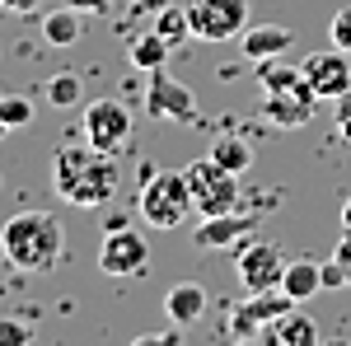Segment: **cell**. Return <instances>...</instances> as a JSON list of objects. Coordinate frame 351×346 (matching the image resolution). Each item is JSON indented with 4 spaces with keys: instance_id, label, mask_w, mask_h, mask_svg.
Masks as SVG:
<instances>
[{
    "instance_id": "cell-26",
    "label": "cell",
    "mask_w": 351,
    "mask_h": 346,
    "mask_svg": "<svg viewBox=\"0 0 351 346\" xmlns=\"http://www.w3.org/2000/svg\"><path fill=\"white\" fill-rule=\"evenodd\" d=\"M33 342V328L24 319H0V346H28Z\"/></svg>"
},
{
    "instance_id": "cell-28",
    "label": "cell",
    "mask_w": 351,
    "mask_h": 346,
    "mask_svg": "<svg viewBox=\"0 0 351 346\" xmlns=\"http://www.w3.org/2000/svg\"><path fill=\"white\" fill-rule=\"evenodd\" d=\"M319 276H324V291H342V286H347V271H342V262H337V258L319 262Z\"/></svg>"
},
{
    "instance_id": "cell-6",
    "label": "cell",
    "mask_w": 351,
    "mask_h": 346,
    "mask_svg": "<svg viewBox=\"0 0 351 346\" xmlns=\"http://www.w3.org/2000/svg\"><path fill=\"white\" fill-rule=\"evenodd\" d=\"M145 112H150L155 122H160V117H169V122H183V127H197V122H202L197 99L188 94V84L178 80L169 66L150 71V84H145Z\"/></svg>"
},
{
    "instance_id": "cell-34",
    "label": "cell",
    "mask_w": 351,
    "mask_h": 346,
    "mask_svg": "<svg viewBox=\"0 0 351 346\" xmlns=\"http://www.w3.org/2000/svg\"><path fill=\"white\" fill-rule=\"evenodd\" d=\"M342 225H347V230H351V197H347V201H342Z\"/></svg>"
},
{
    "instance_id": "cell-2",
    "label": "cell",
    "mask_w": 351,
    "mask_h": 346,
    "mask_svg": "<svg viewBox=\"0 0 351 346\" xmlns=\"http://www.w3.org/2000/svg\"><path fill=\"white\" fill-rule=\"evenodd\" d=\"M0 258L14 271H28V276L56 271V262L66 258V230H61V220L47 211L10 215L0 225Z\"/></svg>"
},
{
    "instance_id": "cell-35",
    "label": "cell",
    "mask_w": 351,
    "mask_h": 346,
    "mask_svg": "<svg viewBox=\"0 0 351 346\" xmlns=\"http://www.w3.org/2000/svg\"><path fill=\"white\" fill-rule=\"evenodd\" d=\"M0 136H10V132H5V127H0Z\"/></svg>"
},
{
    "instance_id": "cell-4",
    "label": "cell",
    "mask_w": 351,
    "mask_h": 346,
    "mask_svg": "<svg viewBox=\"0 0 351 346\" xmlns=\"http://www.w3.org/2000/svg\"><path fill=\"white\" fill-rule=\"evenodd\" d=\"M183 173H188V187H192V206H197V215L239 211V201H243L239 178H243V173H230V169H220L211 155H206V160H192Z\"/></svg>"
},
{
    "instance_id": "cell-22",
    "label": "cell",
    "mask_w": 351,
    "mask_h": 346,
    "mask_svg": "<svg viewBox=\"0 0 351 346\" xmlns=\"http://www.w3.org/2000/svg\"><path fill=\"white\" fill-rule=\"evenodd\" d=\"M43 94H47V103H52V108H75L84 99V84H80L75 71H56L52 80L43 84Z\"/></svg>"
},
{
    "instance_id": "cell-12",
    "label": "cell",
    "mask_w": 351,
    "mask_h": 346,
    "mask_svg": "<svg viewBox=\"0 0 351 346\" xmlns=\"http://www.w3.org/2000/svg\"><path fill=\"white\" fill-rule=\"evenodd\" d=\"M314 103H319V94L309 89V80H300V89H291V94H267L263 117L271 127H281V132H295V127H304L314 117Z\"/></svg>"
},
{
    "instance_id": "cell-24",
    "label": "cell",
    "mask_w": 351,
    "mask_h": 346,
    "mask_svg": "<svg viewBox=\"0 0 351 346\" xmlns=\"http://www.w3.org/2000/svg\"><path fill=\"white\" fill-rule=\"evenodd\" d=\"M0 127H5V132L33 127V99H28V94H0Z\"/></svg>"
},
{
    "instance_id": "cell-19",
    "label": "cell",
    "mask_w": 351,
    "mask_h": 346,
    "mask_svg": "<svg viewBox=\"0 0 351 346\" xmlns=\"http://www.w3.org/2000/svg\"><path fill=\"white\" fill-rule=\"evenodd\" d=\"M300 80H304L300 66H286V61H276V56L258 61V84H263V94H291V89H300Z\"/></svg>"
},
{
    "instance_id": "cell-21",
    "label": "cell",
    "mask_w": 351,
    "mask_h": 346,
    "mask_svg": "<svg viewBox=\"0 0 351 346\" xmlns=\"http://www.w3.org/2000/svg\"><path fill=\"white\" fill-rule=\"evenodd\" d=\"M206 155H211L220 169H230V173H248V169H253V150H248V140H239V136H216Z\"/></svg>"
},
{
    "instance_id": "cell-7",
    "label": "cell",
    "mask_w": 351,
    "mask_h": 346,
    "mask_svg": "<svg viewBox=\"0 0 351 346\" xmlns=\"http://www.w3.org/2000/svg\"><path fill=\"white\" fill-rule=\"evenodd\" d=\"M84 140L94 150L117 155L132 140V112H127V103L122 99H94V103L84 108Z\"/></svg>"
},
{
    "instance_id": "cell-30",
    "label": "cell",
    "mask_w": 351,
    "mask_h": 346,
    "mask_svg": "<svg viewBox=\"0 0 351 346\" xmlns=\"http://www.w3.org/2000/svg\"><path fill=\"white\" fill-rule=\"evenodd\" d=\"M332 122H337V136L351 145V94H342V99H337V117H332Z\"/></svg>"
},
{
    "instance_id": "cell-18",
    "label": "cell",
    "mask_w": 351,
    "mask_h": 346,
    "mask_svg": "<svg viewBox=\"0 0 351 346\" xmlns=\"http://www.w3.org/2000/svg\"><path fill=\"white\" fill-rule=\"evenodd\" d=\"M169 47H173V42H169V38H164L160 28H150V33H136L132 38V66L136 71H160L164 61H169Z\"/></svg>"
},
{
    "instance_id": "cell-13",
    "label": "cell",
    "mask_w": 351,
    "mask_h": 346,
    "mask_svg": "<svg viewBox=\"0 0 351 346\" xmlns=\"http://www.w3.org/2000/svg\"><path fill=\"white\" fill-rule=\"evenodd\" d=\"M239 47H243V56L258 66V61H267V56H281L286 47H295V33L286 24H248L239 33Z\"/></svg>"
},
{
    "instance_id": "cell-5",
    "label": "cell",
    "mask_w": 351,
    "mask_h": 346,
    "mask_svg": "<svg viewBox=\"0 0 351 346\" xmlns=\"http://www.w3.org/2000/svg\"><path fill=\"white\" fill-rule=\"evenodd\" d=\"M188 28L202 42H230L234 33L248 28V0H192Z\"/></svg>"
},
{
    "instance_id": "cell-31",
    "label": "cell",
    "mask_w": 351,
    "mask_h": 346,
    "mask_svg": "<svg viewBox=\"0 0 351 346\" xmlns=\"http://www.w3.org/2000/svg\"><path fill=\"white\" fill-rule=\"evenodd\" d=\"M337 262H342V271H347V286H351V230L342 225V239H337V253H332Z\"/></svg>"
},
{
    "instance_id": "cell-3",
    "label": "cell",
    "mask_w": 351,
    "mask_h": 346,
    "mask_svg": "<svg viewBox=\"0 0 351 346\" xmlns=\"http://www.w3.org/2000/svg\"><path fill=\"white\" fill-rule=\"evenodd\" d=\"M136 211L150 230H183L188 215L197 211L192 206V187L188 173H173V169H160L141 183V197H136Z\"/></svg>"
},
{
    "instance_id": "cell-32",
    "label": "cell",
    "mask_w": 351,
    "mask_h": 346,
    "mask_svg": "<svg viewBox=\"0 0 351 346\" xmlns=\"http://www.w3.org/2000/svg\"><path fill=\"white\" fill-rule=\"evenodd\" d=\"M61 5H71V10H84V14H108L112 0H61Z\"/></svg>"
},
{
    "instance_id": "cell-33",
    "label": "cell",
    "mask_w": 351,
    "mask_h": 346,
    "mask_svg": "<svg viewBox=\"0 0 351 346\" xmlns=\"http://www.w3.org/2000/svg\"><path fill=\"white\" fill-rule=\"evenodd\" d=\"M10 14H33V10H43V0H0Z\"/></svg>"
},
{
    "instance_id": "cell-8",
    "label": "cell",
    "mask_w": 351,
    "mask_h": 346,
    "mask_svg": "<svg viewBox=\"0 0 351 346\" xmlns=\"http://www.w3.org/2000/svg\"><path fill=\"white\" fill-rule=\"evenodd\" d=\"M150 262V243L136 234L132 225H108V234L99 243V271L104 276H136Z\"/></svg>"
},
{
    "instance_id": "cell-17",
    "label": "cell",
    "mask_w": 351,
    "mask_h": 346,
    "mask_svg": "<svg viewBox=\"0 0 351 346\" xmlns=\"http://www.w3.org/2000/svg\"><path fill=\"white\" fill-rule=\"evenodd\" d=\"M281 286H286V295L295 299V304H304L309 295L324 291V276H319V262H309V258H286V271H281Z\"/></svg>"
},
{
    "instance_id": "cell-20",
    "label": "cell",
    "mask_w": 351,
    "mask_h": 346,
    "mask_svg": "<svg viewBox=\"0 0 351 346\" xmlns=\"http://www.w3.org/2000/svg\"><path fill=\"white\" fill-rule=\"evenodd\" d=\"M243 304H248V309H253L263 323H276V319H286L291 309H300L295 299L286 295V286H271V291H248V299H243Z\"/></svg>"
},
{
    "instance_id": "cell-9",
    "label": "cell",
    "mask_w": 351,
    "mask_h": 346,
    "mask_svg": "<svg viewBox=\"0 0 351 346\" xmlns=\"http://www.w3.org/2000/svg\"><path fill=\"white\" fill-rule=\"evenodd\" d=\"M234 271H239L243 291H271V286H281L286 253H281L276 243H267V239H248V243H239Z\"/></svg>"
},
{
    "instance_id": "cell-14",
    "label": "cell",
    "mask_w": 351,
    "mask_h": 346,
    "mask_svg": "<svg viewBox=\"0 0 351 346\" xmlns=\"http://www.w3.org/2000/svg\"><path fill=\"white\" fill-rule=\"evenodd\" d=\"M164 314H169V323H178V328L202 323V314H206V291H202L197 281L169 286V295H164Z\"/></svg>"
},
{
    "instance_id": "cell-29",
    "label": "cell",
    "mask_w": 351,
    "mask_h": 346,
    "mask_svg": "<svg viewBox=\"0 0 351 346\" xmlns=\"http://www.w3.org/2000/svg\"><path fill=\"white\" fill-rule=\"evenodd\" d=\"M178 337H183V328L173 323V328H160V332H141V337H136V346H173Z\"/></svg>"
},
{
    "instance_id": "cell-25",
    "label": "cell",
    "mask_w": 351,
    "mask_h": 346,
    "mask_svg": "<svg viewBox=\"0 0 351 346\" xmlns=\"http://www.w3.org/2000/svg\"><path fill=\"white\" fill-rule=\"evenodd\" d=\"M155 28H160L169 42H183V38H192V28H188V10H173V5H164V10H160Z\"/></svg>"
},
{
    "instance_id": "cell-10",
    "label": "cell",
    "mask_w": 351,
    "mask_h": 346,
    "mask_svg": "<svg viewBox=\"0 0 351 346\" xmlns=\"http://www.w3.org/2000/svg\"><path fill=\"white\" fill-rule=\"evenodd\" d=\"M300 71H304V80H309V89L319 94V99H342V94H351V52H342V47H332V52H309L304 61H300Z\"/></svg>"
},
{
    "instance_id": "cell-23",
    "label": "cell",
    "mask_w": 351,
    "mask_h": 346,
    "mask_svg": "<svg viewBox=\"0 0 351 346\" xmlns=\"http://www.w3.org/2000/svg\"><path fill=\"white\" fill-rule=\"evenodd\" d=\"M225 332H230L234 342H263V337H267V323L258 319L248 304H234V309H230V323H225Z\"/></svg>"
},
{
    "instance_id": "cell-1",
    "label": "cell",
    "mask_w": 351,
    "mask_h": 346,
    "mask_svg": "<svg viewBox=\"0 0 351 346\" xmlns=\"http://www.w3.org/2000/svg\"><path fill=\"white\" fill-rule=\"evenodd\" d=\"M122 183V169L108 150H94L89 140L84 145H61L52 160V187L61 201L80 206V211H99L108 206L112 192Z\"/></svg>"
},
{
    "instance_id": "cell-15",
    "label": "cell",
    "mask_w": 351,
    "mask_h": 346,
    "mask_svg": "<svg viewBox=\"0 0 351 346\" xmlns=\"http://www.w3.org/2000/svg\"><path fill=\"white\" fill-rule=\"evenodd\" d=\"M80 33H84V10L61 5V10H47L43 14V42L47 47H75Z\"/></svg>"
},
{
    "instance_id": "cell-16",
    "label": "cell",
    "mask_w": 351,
    "mask_h": 346,
    "mask_svg": "<svg viewBox=\"0 0 351 346\" xmlns=\"http://www.w3.org/2000/svg\"><path fill=\"white\" fill-rule=\"evenodd\" d=\"M263 342H271V346H314L319 342V323L309 319V314H300V309H291L286 319L267 323V337H263Z\"/></svg>"
},
{
    "instance_id": "cell-27",
    "label": "cell",
    "mask_w": 351,
    "mask_h": 346,
    "mask_svg": "<svg viewBox=\"0 0 351 346\" xmlns=\"http://www.w3.org/2000/svg\"><path fill=\"white\" fill-rule=\"evenodd\" d=\"M328 38H332V47H342V52H351V5L332 14V24H328Z\"/></svg>"
},
{
    "instance_id": "cell-11",
    "label": "cell",
    "mask_w": 351,
    "mask_h": 346,
    "mask_svg": "<svg viewBox=\"0 0 351 346\" xmlns=\"http://www.w3.org/2000/svg\"><path fill=\"white\" fill-rule=\"evenodd\" d=\"M253 230H258V215L253 211H220V215H202L192 239H197V248H234Z\"/></svg>"
}]
</instances>
